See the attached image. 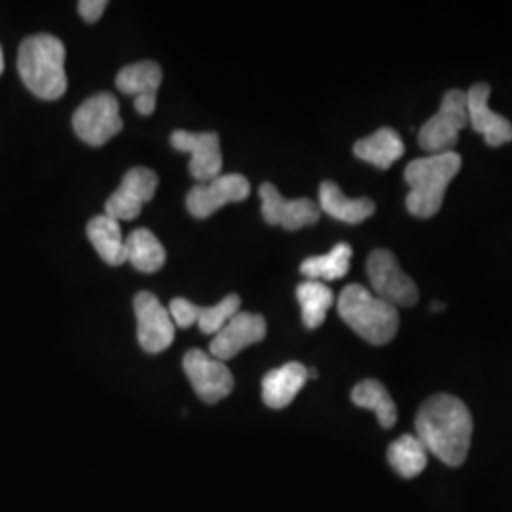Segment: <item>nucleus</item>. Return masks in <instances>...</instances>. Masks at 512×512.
Instances as JSON below:
<instances>
[{"instance_id":"f257e3e1","label":"nucleus","mask_w":512,"mask_h":512,"mask_svg":"<svg viewBox=\"0 0 512 512\" xmlns=\"http://www.w3.org/2000/svg\"><path fill=\"white\" fill-rule=\"evenodd\" d=\"M416 433L427 454L431 452L448 467H459L471 448L473 418L458 397L440 393L421 404Z\"/></svg>"},{"instance_id":"f03ea898","label":"nucleus","mask_w":512,"mask_h":512,"mask_svg":"<svg viewBox=\"0 0 512 512\" xmlns=\"http://www.w3.org/2000/svg\"><path fill=\"white\" fill-rule=\"evenodd\" d=\"M65 44L52 35L27 37L18 54V73L27 90L44 101H55L67 92Z\"/></svg>"},{"instance_id":"7ed1b4c3","label":"nucleus","mask_w":512,"mask_h":512,"mask_svg":"<svg viewBox=\"0 0 512 512\" xmlns=\"http://www.w3.org/2000/svg\"><path fill=\"white\" fill-rule=\"evenodd\" d=\"M461 169L458 152L429 154L416 158L404 169V181L410 186L406 196V209L418 219L435 217L444 203L448 184L454 181Z\"/></svg>"},{"instance_id":"20e7f679","label":"nucleus","mask_w":512,"mask_h":512,"mask_svg":"<svg viewBox=\"0 0 512 512\" xmlns=\"http://www.w3.org/2000/svg\"><path fill=\"white\" fill-rule=\"evenodd\" d=\"M338 313L349 329L372 346L389 344L399 332V311L363 285H348L338 298Z\"/></svg>"},{"instance_id":"39448f33","label":"nucleus","mask_w":512,"mask_h":512,"mask_svg":"<svg viewBox=\"0 0 512 512\" xmlns=\"http://www.w3.org/2000/svg\"><path fill=\"white\" fill-rule=\"evenodd\" d=\"M469 124L467 93L450 90L444 93L440 109L431 116L418 133V143L427 154L454 152L461 129Z\"/></svg>"},{"instance_id":"423d86ee","label":"nucleus","mask_w":512,"mask_h":512,"mask_svg":"<svg viewBox=\"0 0 512 512\" xmlns=\"http://www.w3.org/2000/svg\"><path fill=\"white\" fill-rule=\"evenodd\" d=\"M366 274L374 294L395 308H410L420 298L412 277L404 274L397 256L387 249H376L370 253L366 260Z\"/></svg>"},{"instance_id":"0eeeda50","label":"nucleus","mask_w":512,"mask_h":512,"mask_svg":"<svg viewBox=\"0 0 512 512\" xmlns=\"http://www.w3.org/2000/svg\"><path fill=\"white\" fill-rule=\"evenodd\" d=\"M124 128L118 99L110 93H95L73 114L74 133L90 147L107 145Z\"/></svg>"},{"instance_id":"6e6552de","label":"nucleus","mask_w":512,"mask_h":512,"mask_svg":"<svg viewBox=\"0 0 512 512\" xmlns=\"http://www.w3.org/2000/svg\"><path fill=\"white\" fill-rule=\"evenodd\" d=\"M188 382L203 403L215 404L234 391V376L230 368L202 349H190L183 359Z\"/></svg>"},{"instance_id":"1a4fd4ad","label":"nucleus","mask_w":512,"mask_h":512,"mask_svg":"<svg viewBox=\"0 0 512 512\" xmlns=\"http://www.w3.org/2000/svg\"><path fill=\"white\" fill-rule=\"evenodd\" d=\"M251 194V184L239 175H219L209 183L196 184L186 196V209L196 219H209L226 203L243 202Z\"/></svg>"},{"instance_id":"9d476101","label":"nucleus","mask_w":512,"mask_h":512,"mask_svg":"<svg viewBox=\"0 0 512 512\" xmlns=\"http://www.w3.org/2000/svg\"><path fill=\"white\" fill-rule=\"evenodd\" d=\"M133 310L137 317V340L147 353H162L175 340V323L165 310L158 296L152 293H139L133 300Z\"/></svg>"},{"instance_id":"9b49d317","label":"nucleus","mask_w":512,"mask_h":512,"mask_svg":"<svg viewBox=\"0 0 512 512\" xmlns=\"http://www.w3.org/2000/svg\"><path fill=\"white\" fill-rule=\"evenodd\" d=\"M158 190V175L148 167H133L124 175L118 190L105 203V215L112 219H137L143 205L154 198Z\"/></svg>"},{"instance_id":"f8f14e48","label":"nucleus","mask_w":512,"mask_h":512,"mask_svg":"<svg viewBox=\"0 0 512 512\" xmlns=\"http://www.w3.org/2000/svg\"><path fill=\"white\" fill-rule=\"evenodd\" d=\"M171 147L190 154V175L198 183H209L219 177L222 171V152L217 133H190L177 129L171 133Z\"/></svg>"},{"instance_id":"ddd939ff","label":"nucleus","mask_w":512,"mask_h":512,"mask_svg":"<svg viewBox=\"0 0 512 512\" xmlns=\"http://www.w3.org/2000/svg\"><path fill=\"white\" fill-rule=\"evenodd\" d=\"M260 200H262V217L272 224L285 230H300L313 226L321 219V209L310 198L287 200L272 183L260 184Z\"/></svg>"},{"instance_id":"4468645a","label":"nucleus","mask_w":512,"mask_h":512,"mask_svg":"<svg viewBox=\"0 0 512 512\" xmlns=\"http://www.w3.org/2000/svg\"><path fill=\"white\" fill-rule=\"evenodd\" d=\"M266 334H268V325L262 315L239 311L215 334L209 346L211 357L219 359L222 363L228 359H234L243 349L262 342Z\"/></svg>"},{"instance_id":"2eb2a0df","label":"nucleus","mask_w":512,"mask_h":512,"mask_svg":"<svg viewBox=\"0 0 512 512\" xmlns=\"http://www.w3.org/2000/svg\"><path fill=\"white\" fill-rule=\"evenodd\" d=\"M241 308L238 294H228L213 306H196L186 298H175L169 304V315L173 323L181 329L198 325L203 334H217Z\"/></svg>"},{"instance_id":"dca6fc26","label":"nucleus","mask_w":512,"mask_h":512,"mask_svg":"<svg viewBox=\"0 0 512 512\" xmlns=\"http://www.w3.org/2000/svg\"><path fill=\"white\" fill-rule=\"evenodd\" d=\"M467 93L469 124L480 133L490 147H503L512 141V124L501 114L490 109L488 99L492 88L486 82H478Z\"/></svg>"},{"instance_id":"f3484780","label":"nucleus","mask_w":512,"mask_h":512,"mask_svg":"<svg viewBox=\"0 0 512 512\" xmlns=\"http://www.w3.org/2000/svg\"><path fill=\"white\" fill-rule=\"evenodd\" d=\"M162 67L154 61H139L124 67L116 76V88L135 97V110L150 116L156 109V95L162 86Z\"/></svg>"},{"instance_id":"a211bd4d","label":"nucleus","mask_w":512,"mask_h":512,"mask_svg":"<svg viewBox=\"0 0 512 512\" xmlns=\"http://www.w3.org/2000/svg\"><path fill=\"white\" fill-rule=\"evenodd\" d=\"M308 378V368L296 361L274 368L262 380V401L274 410L287 408L302 391Z\"/></svg>"},{"instance_id":"6ab92c4d","label":"nucleus","mask_w":512,"mask_h":512,"mask_svg":"<svg viewBox=\"0 0 512 512\" xmlns=\"http://www.w3.org/2000/svg\"><path fill=\"white\" fill-rule=\"evenodd\" d=\"M319 209L329 217L346 224H359L370 219L376 211V203L368 198H348L342 188L332 181H323L319 186Z\"/></svg>"},{"instance_id":"aec40b11","label":"nucleus","mask_w":512,"mask_h":512,"mask_svg":"<svg viewBox=\"0 0 512 512\" xmlns=\"http://www.w3.org/2000/svg\"><path fill=\"white\" fill-rule=\"evenodd\" d=\"M353 152L366 164L374 165L378 169H389L397 160L403 158L404 143L395 129L382 128L365 139H359L353 145Z\"/></svg>"},{"instance_id":"412c9836","label":"nucleus","mask_w":512,"mask_h":512,"mask_svg":"<svg viewBox=\"0 0 512 512\" xmlns=\"http://www.w3.org/2000/svg\"><path fill=\"white\" fill-rule=\"evenodd\" d=\"M86 234L92 241L97 255L101 256L109 266H122L128 262L126 238L122 236V228L118 220L112 219L109 215H97L88 222Z\"/></svg>"},{"instance_id":"4be33fe9","label":"nucleus","mask_w":512,"mask_h":512,"mask_svg":"<svg viewBox=\"0 0 512 512\" xmlns=\"http://www.w3.org/2000/svg\"><path fill=\"white\" fill-rule=\"evenodd\" d=\"M126 258L129 264L145 274L162 270L165 264V249L147 228H137L126 238Z\"/></svg>"},{"instance_id":"5701e85b","label":"nucleus","mask_w":512,"mask_h":512,"mask_svg":"<svg viewBox=\"0 0 512 512\" xmlns=\"http://www.w3.org/2000/svg\"><path fill=\"white\" fill-rule=\"evenodd\" d=\"M296 298L302 308V323L306 329H319L334 304V293L321 281H304L296 289Z\"/></svg>"},{"instance_id":"b1692460","label":"nucleus","mask_w":512,"mask_h":512,"mask_svg":"<svg viewBox=\"0 0 512 512\" xmlns=\"http://www.w3.org/2000/svg\"><path fill=\"white\" fill-rule=\"evenodd\" d=\"M351 401L359 408L372 410L384 429H391L397 423V406L389 391L378 380H363L353 387Z\"/></svg>"},{"instance_id":"393cba45","label":"nucleus","mask_w":512,"mask_h":512,"mask_svg":"<svg viewBox=\"0 0 512 512\" xmlns=\"http://www.w3.org/2000/svg\"><path fill=\"white\" fill-rule=\"evenodd\" d=\"M353 249L349 243H338L330 253L321 256H310L300 264V272L311 281H336L346 277L351 264Z\"/></svg>"},{"instance_id":"a878e982","label":"nucleus","mask_w":512,"mask_h":512,"mask_svg":"<svg viewBox=\"0 0 512 512\" xmlns=\"http://www.w3.org/2000/svg\"><path fill=\"white\" fill-rule=\"evenodd\" d=\"M387 459L403 478H414L427 467V450L416 435H403L389 446Z\"/></svg>"},{"instance_id":"bb28decb","label":"nucleus","mask_w":512,"mask_h":512,"mask_svg":"<svg viewBox=\"0 0 512 512\" xmlns=\"http://www.w3.org/2000/svg\"><path fill=\"white\" fill-rule=\"evenodd\" d=\"M107 6H109L107 0H82L78 2V12L88 23H95L103 16Z\"/></svg>"},{"instance_id":"cd10ccee","label":"nucleus","mask_w":512,"mask_h":512,"mask_svg":"<svg viewBox=\"0 0 512 512\" xmlns=\"http://www.w3.org/2000/svg\"><path fill=\"white\" fill-rule=\"evenodd\" d=\"M431 310H433V311L444 310V304H440V302H433V304H431Z\"/></svg>"},{"instance_id":"c85d7f7f","label":"nucleus","mask_w":512,"mask_h":512,"mask_svg":"<svg viewBox=\"0 0 512 512\" xmlns=\"http://www.w3.org/2000/svg\"><path fill=\"white\" fill-rule=\"evenodd\" d=\"M4 71V54H2V48H0V74Z\"/></svg>"}]
</instances>
